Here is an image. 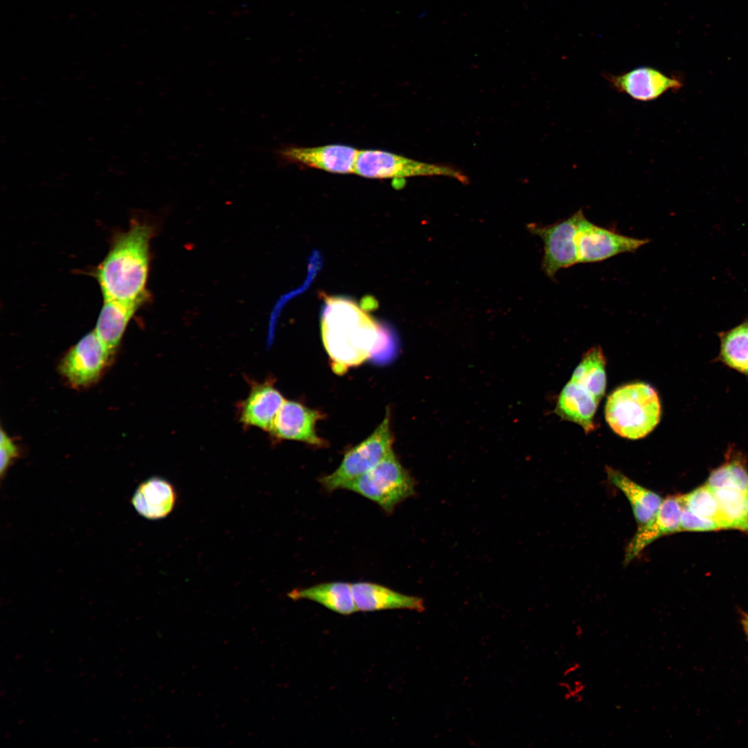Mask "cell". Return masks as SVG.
<instances>
[{"label": "cell", "instance_id": "obj_1", "mask_svg": "<svg viewBox=\"0 0 748 748\" xmlns=\"http://www.w3.org/2000/svg\"><path fill=\"white\" fill-rule=\"evenodd\" d=\"M321 310L322 339L338 373L382 353L394 344V335L388 326L349 298L327 296Z\"/></svg>", "mask_w": 748, "mask_h": 748}, {"label": "cell", "instance_id": "obj_2", "mask_svg": "<svg viewBox=\"0 0 748 748\" xmlns=\"http://www.w3.org/2000/svg\"><path fill=\"white\" fill-rule=\"evenodd\" d=\"M153 228L132 220L125 231L114 238L93 276L104 299L143 305L149 298L146 290L150 267V242Z\"/></svg>", "mask_w": 748, "mask_h": 748}, {"label": "cell", "instance_id": "obj_3", "mask_svg": "<svg viewBox=\"0 0 748 748\" xmlns=\"http://www.w3.org/2000/svg\"><path fill=\"white\" fill-rule=\"evenodd\" d=\"M661 413L657 392L642 382L616 389L608 396L605 407L610 428L618 436L632 440L649 434L659 422Z\"/></svg>", "mask_w": 748, "mask_h": 748}, {"label": "cell", "instance_id": "obj_4", "mask_svg": "<svg viewBox=\"0 0 748 748\" xmlns=\"http://www.w3.org/2000/svg\"><path fill=\"white\" fill-rule=\"evenodd\" d=\"M353 491L376 503L386 513L415 493V482L393 449L373 468L346 484Z\"/></svg>", "mask_w": 748, "mask_h": 748}, {"label": "cell", "instance_id": "obj_5", "mask_svg": "<svg viewBox=\"0 0 748 748\" xmlns=\"http://www.w3.org/2000/svg\"><path fill=\"white\" fill-rule=\"evenodd\" d=\"M390 411L364 440L349 449L339 467L319 481L328 491L340 489L377 465L392 449Z\"/></svg>", "mask_w": 748, "mask_h": 748}, {"label": "cell", "instance_id": "obj_6", "mask_svg": "<svg viewBox=\"0 0 748 748\" xmlns=\"http://www.w3.org/2000/svg\"><path fill=\"white\" fill-rule=\"evenodd\" d=\"M115 354L104 344L93 330L62 357L58 371L71 388L84 389L100 380L111 365Z\"/></svg>", "mask_w": 748, "mask_h": 748}, {"label": "cell", "instance_id": "obj_7", "mask_svg": "<svg viewBox=\"0 0 748 748\" xmlns=\"http://www.w3.org/2000/svg\"><path fill=\"white\" fill-rule=\"evenodd\" d=\"M355 174L370 179H405L420 176L443 175L458 179L466 177L447 166L421 162L406 157L380 150H359Z\"/></svg>", "mask_w": 748, "mask_h": 748}, {"label": "cell", "instance_id": "obj_8", "mask_svg": "<svg viewBox=\"0 0 748 748\" xmlns=\"http://www.w3.org/2000/svg\"><path fill=\"white\" fill-rule=\"evenodd\" d=\"M585 216L580 209L568 218L551 225L534 223L527 225L529 231L543 241L542 267L549 278H553L559 270L578 263L576 236Z\"/></svg>", "mask_w": 748, "mask_h": 748}, {"label": "cell", "instance_id": "obj_9", "mask_svg": "<svg viewBox=\"0 0 748 748\" xmlns=\"http://www.w3.org/2000/svg\"><path fill=\"white\" fill-rule=\"evenodd\" d=\"M648 242L646 238L624 235L596 225L585 216L576 236L578 262H601L621 253L634 252Z\"/></svg>", "mask_w": 748, "mask_h": 748}, {"label": "cell", "instance_id": "obj_10", "mask_svg": "<svg viewBox=\"0 0 748 748\" xmlns=\"http://www.w3.org/2000/svg\"><path fill=\"white\" fill-rule=\"evenodd\" d=\"M359 150L344 145L317 147L287 145L275 151L280 163H296L336 174H355Z\"/></svg>", "mask_w": 748, "mask_h": 748}, {"label": "cell", "instance_id": "obj_11", "mask_svg": "<svg viewBox=\"0 0 748 748\" xmlns=\"http://www.w3.org/2000/svg\"><path fill=\"white\" fill-rule=\"evenodd\" d=\"M323 416L319 411L310 409L299 402L285 400L269 433L276 439L298 440L323 447L326 445V441L316 431V424Z\"/></svg>", "mask_w": 748, "mask_h": 748}, {"label": "cell", "instance_id": "obj_12", "mask_svg": "<svg viewBox=\"0 0 748 748\" xmlns=\"http://www.w3.org/2000/svg\"><path fill=\"white\" fill-rule=\"evenodd\" d=\"M606 79L619 92L643 102L656 100L671 89H678L682 82L650 66L635 68L621 75H607Z\"/></svg>", "mask_w": 748, "mask_h": 748}, {"label": "cell", "instance_id": "obj_13", "mask_svg": "<svg viewBox=\"0 0 748 748\" xmlns=\"http://www.w3.org/2000/svg\"><path fill=\"white\" fill-rule=\"evenodd\" d=\"M683 510L682 495H673L663 499L654 518L639 526L634 537L626 547L625 564L631 562L645 547L658 538L681 531Z\"/></svg>", "mask_w": 748, "mask_h": 748}, {"label": "cell", "instance_id": "obj_14", "mask_svg": "<svg viewBox=\"0 0 748 748\" xmlns=\"http://www.w3.org/2000/svg\"><path fill=\"white\" fill-rule=\"evenodd\" d=\"M285 400L271 381L253 382L247 397L238 405L240 421L270 432Z\"/></svg>", "mask_w": 748, "mask_h": 748}, {"label": "cell", "instance_id": "obj_15", "mask_svg": "<svg viewBox=\"0 0 748 748\" xmlns=\"http://www.w3.org/2000/svg\"><path fill=\"white\" fill-rule=\"evenodd\" d=\"M351 585L357 611L409 609L422 612L425 609L421 598L404 594L379 584L359 582Z\"/></svg>", "mask_w": 748, "mask_h": 748}, {"label": "cell", "instance_id": "obj_16", "mask_svg": "<svg viewBox=\"0 0 748 748\" xmlns=\"http://www.w3.org/2000/svg\"><path fill=\"white\" fill-rule=\"evenodd\" d=\"M172 485L164 479L153 477L143 481L135 490L131 503L141 516L151 520L168 515L176 504Z\"/></svg>", "mask_w": 748, "mask_h": 748}, {"label": "cell", "instance_id": "obj_17", "mask_svg": "<svg viewBox=\"0 0 748 748\" xmlns=\"http://www.w3.org/2000/svg\"><path fill=\"white\" fill-rule=\"evenodd\" d=\"M599 402L583 386L570 380L560 393L555 412L588 434L596 428L594 418Z\"/></svg>", "mask_w": 748, "mask_h": 748}, {"label": "cell", "instance_id": "obj_18", "mask_svg": "<svg viewBox=\"0 0 748 748\" xmlns=\"http://www.w3.org/2000/svg\"><path fill=\"white\" fill-rule=\"evenodd\" d=\"M141 306L138 303L103 300L94 331L109 350L116 353L128 323Z\"/></svg>", "mask_w": 748, "mask_h": 748}, {"label": "cell", "instance_id": "obj_19", "mask_svg": "<svg viewBox=\"0 0 748 748\" xmlns=\"http://www.w3.org/2000/svg\"><path fill=\"white\" fill-rule=\"evenodd\" d=\"M288 596L293 600L305 599L314 601L341 615H350L357 612L352 585L348 582L320 583L306 588L294 589Z\"/></svg>", "mask_w": 748, "mask_h": 748}, {"label": "cell", "instance_id": "obj_20", "mask_svg": "<svg viewBox=\"0 0 748 748\" xmlns=\"http://www.w3.org/2000/svg\"><path fill=\"white\" fill-rule=\"evenodd\" d=\"M606 472L610 483L620 490L630 502L639 526L651 521L662 503L661 496L638 484L618 470L608 467Z\"/></svg>", "mask_w": 748, "mask_h": 748}, {"label": "cell", "instance_id": "obj_21", "mask_svg": "<svg viewBox=\"0 0 748 748\" xmlns=\"http://www.w3.org/2000/svg\"><path fill=\"white\" fill-rule=\"evenodd\" d=\"M720 350L715 362L743 375L748 381V316L733 328L718 333Z\"/></svg>", "mask_w": 748, "mask_h": 748}, {"label": "cell", "instance_id": "obj_22", "mask_svg": "<svg viewBox=\"0 0 748 748\" xmlns=\"http://www.w3.org/2000/svg\"><path fill=\"white\" fill-rule=\"evenodd\" d=\"M605 366L602 348L594 346L584 354L570 380L583 386L600 401L606 389Z\"/></svg>", "mask_w": 748, "mask_h": 748}, {"label": "cell", "instance_id": "obj_23", "mask_svg": "<svg viewBox=\"0 0 748 748\" xmlns=\"http://www.w3.org/2000/svg\"><path fill=\"white\" fill-rule=\"evenodd\" d=\"M713 490L719 505L718 523L721 528L748 532V491L735 488Z\"/></svg>", "mask_w": 748, "mask_h": 748}, {"label": "cell", "instance_id": "obj_24", "mask_svg": "<svg viewBox=\"0 0 748 748\" xmlns=\"http://www.w3.org/2000/svg\"><path fill=\"white\" fill-rule=\"evenodd\" d=\"M683 506L700 517L718 522L719 505L713 490L705 484L682 495ZM721 527V526H720Z\"/></svg>", "mask_w": 748, "mask_h": 748}, {"label": "cell", "instance_id": "obj_25", "mask_svg": "<svg viewBox=\"0 0 748 748\" xmlns=\"http://www.w3.org/2000/svg\"><path fill=\"white\" fill-rule=\"evenodd\" d=\"M0 434V477L2 481L9 468L21 456V452L18 445L3 428L1 429Z\"/></svg>", "mask_w": 748, "mask_h": 748}, {"label": "cell", "instance_id": "obj_26", "mask_svg": "<svg viewBox=\"0 0 748 748\" xmlns=\"http://www.w3.org/2000/svg\"><path fill=\"white\" fill-rule=\"evenodd\" d=\"M722 529L719 523L691 513L683 506L681 517V531L704 532Z\"/></svg>", "mask_w": 748, "mask_h": 748}, {"label": "cell", "instance_id": "obj_27", "mask_svg": "<svg viewBox=\"0 0 748 748\" xmlns=\"http://www.w3.org/2000/svg\"><path fill=\"white\" fill-rule=\"evenodd\" d=\"M740 623L742 630L748 641V613L741 612Z\"/></svg>", "mask_w": 748, "mask_h": 748}, {"label": "cell", "instance_id": "obj_28", "mask_svg": "<svg viewBox=\"0 0 748 748\" xmlns=\"http://www.w3.org/2000/svg\"><path fill=\"white\" fill-rule=\"evenodd\" d=\"M579 667H580V664H578V663H576V662H575V663H573V664H571V666H569V667H568V668H567V669L565 670V671H564V675H569V674H572L573 673H574L575 671H576V670H578V669L579 668Z\"/></svg>", "mask_w": 748, "mask_h": 748}]
</instances>
